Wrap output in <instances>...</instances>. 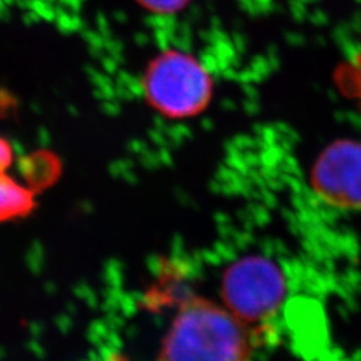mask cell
<instances>
[{
  "label": "cell",
  "mask_w": 361,
  "mask_h": 361,
  "mask_svg": "<svg viewBox=\"0 0 361 361\" xmlns=\"http://www.w3.org/2000/svg\"><path fill=\"white\" fill-rule=\"evenodd\" d=\"M224 305L252 329L269 320L285 297V279L271 259L241 258L225 271L221 280ZM256 331V329H255Z\"/></svg>",
  "instance_id": "obj_3"
},
{
  "label": "cell",
  "mask_w": 361,
  "mask_h": 361,
  "mask_svg": "<svg viewBox=\"0 0 361 361\" xmlns=\"http://www.w3.org/2000/svg\"><path fill=\"white\" fill-rule=\"evenodd\" d=\"M256 336L225 305L188 295L178 302L157 361H252Z\"/></svg>",
  "instance_id": "obj_1"
},
{
  "label": "cell",
  "mask_w": 361,
  "mask_h": 361,
  "mask_svg": "<svg viewBox=\"0 0 361 361\" xmlns=\"http://www.w3.org/2000/svg\"><path fill=\"white\" fill-rule=\"evenodd\" d=\"M13 164V146L0 137V221L25 219L37 207L35 190L10 173Z\"/></svg>",
  "instance_id": "obj_5"
},
{
  "label": "cell",
  "mask_w": 361,
  "mask_h": 361,
  "mask_svg": "<svg viewBox=\"0 0 361 361\" xmlns=\"http://www.w3.org/2000/svg\"><path fill=\"white\" fill-rule=\"evenodd\" d=\"M334 82L338 92L356 104L361 111V47L352 58L341 62L336 68Z\"/></svg>",
  "instance_id": "obj_6"
},
{
  "label": "cell",
  "mask_w": 361,
  "mask_h": 361,
  "mask_svg": "<svg viewBox=\"0 0 361 361\" xmlns=\"http://www.w3.org/2000/svg\"><path fill=\"white\" fill-rule=\"evenodd\" d=\"M143 90L147 102L169 118L198 116L213 97V78L194 56L169 50L149 63Z\"/></svg>",
  "instance_id": "obj_2"
},
{
  "label": "cell",
  "mask_w": 361,
  "mask_h": 361,
  "mask_svg": "<svg viewBox=\"0 0 361 361\" xmlns=\"http://www.w3.org/2000/svg\"><path fill=\"white\" fill-rule=\"evenodd\" d=\"M142 7L157 13H173L182 10L190 0H137Z\"/></svg>",
  "instance_id": "obj_7"
},
{
  "label": "cell",
  "mask_w": 361,
  "mask_h": 361,
  "mask_svg": "<svg viewBox=\"0 0 361 361\" xmlns=\"http://www.w3.org/2000/svg\"><path fill=\"white\" fill-rule=\"evenodd\" d=\"M310 183L331 207L361 210V142L340 140L326 146L314 161Z\"/></svg>",
  "instance_id": "obj_4"
}]
</instances>
